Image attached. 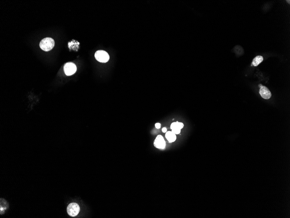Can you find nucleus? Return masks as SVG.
Segmentation results:
<instances>
[{"label": "nucleus", "instance_id": "nucleus-1", "mask_svg": "<svg viewBox=\"0 0 290 218\" xmlns=\"http://www.w3.org/2000/svg\"><path fill=\"white\" fill-rule=\"evenodd\" d=\"M55 42L51 38H46L43 39L40 43L41 48L45 52H48L54 47Z\"/></svg>", "mask_w": 290, "mask_h": 218}, {"label": "nucleus", "instance_id": "nucleus-2", "mask_svg": "<svg viewBox=\"0 0 290 218\" xmlns=\"http://www.w3.org/2000/svg\"><path fill=\"white\" fill-rule=\"evenodd\" d=\"M95 58L97 61L102 63H106L109 60L110 56L108 54L103 50H99L96 52Z\"/></svg>", "mask_w": 290, "mask_h": 218}, {"label": "nucleus", "instance_id": "nucleus-3", "mask_svg": "<svg viewBox=\"0 0 290 218\" xmlns=\"http://www.w3.org/2000/svg\"><path fill=\"white\" fill-rule=\"evenodd\" d=\"M80 211L79 205L76 203H71L68 205L67 212L69 215L72 217L76 216Z\"/></svg>", "mask_w": 290, "mask_h": 218}, {"label": "nucleus", "instance_id": "nucleus-4", "mask_svg": "<svg viewBox=\"0 0 290 218\" xmlns=\"http://www.w3.org/2000/svg\"><path fill=\"white\" fill-rule=\"evenodd\" d=\"M64 73L67 76L73 75L76 71V67L72 62H68L64 65Z\"/></svg>", "mask_w": 290, "mask_h": 218}, {"label": "nucleus", "instance_id": "nucleus-5", "mask_svg": "<svg viewBox=\"0 0 290 218\" xmlns=\"http://www.w3.org/2000/svg\"><path fill=\"white\" fill-rule=\"evenodd\" d=\"M184 125L182 122H173L171 124L170 129H172V132L174 134H178L180 133L181 129L183 128Z\"/></svg>", "mask_w": 290, "mask_h": 218}, {"label": "nucleus", "instance_id": "nucleus-6", "mask_svg": "<svg viewBox=\"0 0 290 218\" xmlns=\"http://www.w3.org/2000/svg\"><path fill=\"white\" fill-rule=\"evenodd\" d=\"M154 145L158 149H164L165 147V142L161 135H158L154 141Z\"/></svg>", "mask_w": 290, "mask_h": 218}, {"label": "nucleus", "instance_id": "nucleus-7", "mask_svg": "<svg viewBox=\"0 0 290 218\" xmlns=\"http://www.w3.org/2000/svg\"><path fill=\"white\" fill-rule=\"evenodd\" d=\"M259 93L261 96L265 99H268L272 97V93L266 87L262 85L259 90Z\"/></svg>", "mask_w": 290, "mask_h": 218}, {"label": "nucleus", "instance_id": "nucleus-8", "mask_svg": "<svg viewBox=\"0 0 290 218\" xmlns=\"http://www.w3.org/2000/svg\"><path fill=\"white\" fill-rule=\"evenodd\" d=\"M165 136L170 143L174 142L176 140V134H174L172 131H168L166 132Z\"/></svg>", "mask_w": 290, "mask_h": 218}, {"label": "nucleus", "instance_id": "nucleus-9", "mask_svg": "<svg viewBox=\"0 0 290 218\" xmlns=\"http://www.w3.org/2000/svg\"><path fill=\"white\" fill-rule=\"evenodd\" d=\"M263 59H264V58H263V57L262 56L259 55V56H256L253 60L252 63V66L253 65L254 66H257L259 64L263 62Z\"/></svg>", "mask_w": 290, "mask_h": 218}, {"label": "nucleus", "instance_id": "nucleus-10", "mask_svg": "<svg viewBox=\"0 0 290 218\" xmlns=\"http://www.w3.org/2000/svg\"><path fill=\"white\" fill-rule=\"evenodd\" d=\"M155 127L157 129H160L161 128V124L160 123H157L155 124Z\"/></svg>", "mask_w": 290, "mask_h": 218}, {"label": "nucleus", "instance_id": "nucleus-11", "mask_svg": "<svg viewBox=\"0 0 290 218\" xmlns=\"http://www.w3.org/2000/svg\"><path fill=\"white\" fill-rule=\"evenodd\" d=\"M162 130V132H163V133H166V132H167V129L165 127L163 128Z\"/></svg>", "mask_w": 290, "mask_h": 218}, {"label": "nucleus", "instance_id": "nucleus-12", "mask_svg": "<svg viewBox=\"0 0 290 218\" xmlns=\"http://www.w3.org/2000/svg\"><path fill=\"white\" fill-rule=\"evenodd\" d=\"M287 2H288L289 4H290V1H287Z\"/></svg>", "mask_w": 290, "mask_h": 218}]
</instances>
